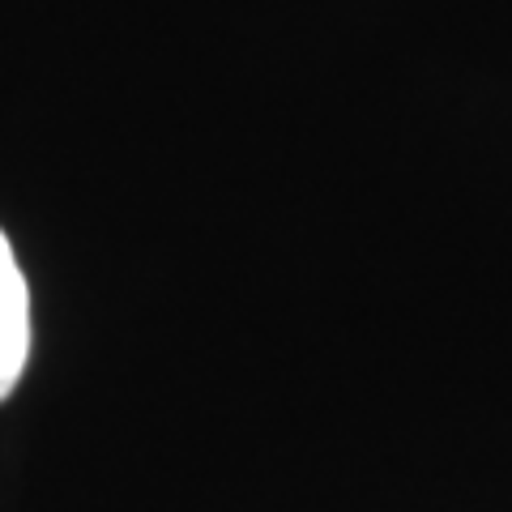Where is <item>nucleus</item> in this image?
<instances>
[{
  "label": "nucleus",
  "instance_id": "1",
  "mask_svg": "<svg viewBox=\"0 0 512 512\" xmlns=\"http://www.w3.org/2000/svg\"><path fill=\"white\" fill-rule=\"evenodd\" d=\"M26 359H30V286L9 235L0 231V402H9L13 389L22 384Z\"/></svg>",
  "mask_w": 512,
  "mask_h": 512
}]
</instances>
